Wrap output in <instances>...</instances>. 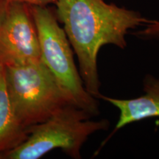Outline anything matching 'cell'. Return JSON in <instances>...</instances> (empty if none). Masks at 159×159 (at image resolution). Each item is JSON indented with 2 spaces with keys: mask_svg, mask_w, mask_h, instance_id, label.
<instances>
[{
  "mask_svg": "<svg viewBox=\"0 0 159 159\" xmlns=\"http://www.w3.org/2000/svg\"><path fill=\"white\" fill-rule=\"evenodd\" d=\"M56 17L76 54L79 72L87 91L98 99L100 95L97 57L105 45L125 49L130 30L150 21L132 10L104 0H57Z\"/></svg>",
  "mask_w": 159,
  "mask_h": 159,
  "instance_id": "cell-1",
  "label": "cell"
},
{
  "mask_svg": "<svg viewBox=\"0 0 159 159\" xmlns=\"http://www.w3.org/2000/svg\"><path fill=\"white\" fill-rule=\"evenodd\" d=\"M91 116L74 104L63 107L43 122L27 128L23 143L2 155L6 159H39L60 149L75 159L81 158V149L91 135L109 128L108 119Z\"/></svg>",
  "mask_w": 159,
  "mask_h": 159,
  "instance_id": "cell-2",
  "label": "cell"
},
{
  "mask_svg": "<svg viewBox=\"0 0 159 159\" xmlns=\"http://www.w3.org/2000/svg\"><path fill=\"white\" fill-rule=\"evenodd\" d=\"M5 77L15 115L26 130L66 105H75L41 61L5 66Z\"/></svg>",
  "mask_w": 159,
  "mask_h": 159,
  "instance_id": "cell-3",
  "label": "cell"
},
{
  "mask_svg": "<svg viewBox=\"0 0 159 159\" xmlns=\"http://www.w3.org/2000/svg\"><path fill=\"white\" fill-rule=\"evenodd\" d=\"M30 11L39 36L41 61L77 107L91 117L97 116L98 101L85 88L70 43L56 15L47 6H30Z\"/></svg>",
  "mask_w": 159,
  "mask_h": 159,
  "instance_id": "cell-4",
  "label": "cell"
},
{
  "mask_svg": "<svg viewBox=\"0 0 159 159\" xmlns=\"http://www.w3.org/2000/svg\"><path fill=\"white\" fill-rule=\"evenodd\" d=\"M40 61L39 36L30 6L8 1L0 25V63L9 66Z\"/></svg>",
  "mask_w": 159,
  "mask_h": 159,
  "instance_id": "cell-5",
  "label": "cell"
},
{
  "mask_svg": "<svg viewBox=\"0 0 159 159\" xmlns=\"http://www.w3.org/2000/svg\"><path fill=\"white\" fill-rule=\"evenodd\" d=\"M144 94L132 99H117L100 94L98 99H103L118 109L119 119L110 139L117 130L146 119L159 117V78L151 74L143 79Z\"/></svg>",
  "mask_w": 159,
  "mask_h": 159,
  "instance_id": "cell-6",
  "label": "cell"
},
{
  "mask_svg": "<svg viewBox=\"0 0 159 159\" xmlns=\"http://www.w3.org/2000/svg\"><path fill=\"white\" fill-rule=\"evenodd\" d=\"M27 136L15 115L6 85L5 66L0 63V155L16 148Z\"/></svg>",
  "mask_w": 159,
  "mask_h": 159,
  "instance_id": "cell-7",
  "label": "cell"
},
{
  "mask_svg": "<svg viewBox=\"0 0 159 159\" xmlns=\"http://www.w3.org/2000/svg\"><path fill=\"white\" fill-rule=\"evenodd\" d=\"M143 27L144 28L135 33L136 37L142 40L159 42V19L150 20V22Z\"/></svg>",
  "mask_w": 159,
  "mask_h": 159,
  "instance_id": "cell-8",
  "label": "cell"
},
{
  "mask_svg": "<svg viewBox=\"0 0 159 159\" xmlns=\"http://www.w3.org/2000/svg\"><path fill=\"white\" fill-rule=\"evenodd\" d=\"M7 1L19 2L30 6H47L50 4H55L57 0H7Z\"/></svg>",
  "mask_w": 159,
  "mask_h": 159,
  "instance_id": "cell-9",
  "label": "cell"
},
{
  "mask_svg": "<svg viewBox=\"0 0 159 159\" xmlns=\"http://www.w3.org/2000/svg\"><path fill=\"white\" fill-rule=\"evenodd\" d=\"M7 4H8L7 0H0V25H1L4 16H5Z\"/></svg>",
  "mask_w": 159,
  "mask_h": 159,
  "instance_id": "cell-10",
  "label": "cell"
},
{
  "mask_svg": "<svg viewBox=\"0 0 159 159\" xmlns=\"http://www.w3.org/2000/svg\"><path fill=\"white\" fill-rule=\"evenodd\" d=\"M1 158H2V156L1 155H0V159H1Z\"/></svg>",
  "mask_w": 159,
  "mask_h": 159,
  "instance_id": "cell-11",
  "label": "cell"
}]
</instances>
